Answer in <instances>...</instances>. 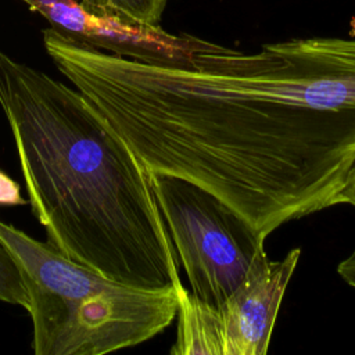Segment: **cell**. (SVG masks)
Listing matches in <instances>:
<instances>
[{
	"instance_id": "1",
	"label": "cell",
	"mask_w": 355,
	"mask_h": 355,
	"mask_svg": "<svg viewBox=\"0 0 355 355\" xmlns=\"http://www.w3.org/2000/svg\"><path fill=\"white\" fill-rule=\"evenodd\" d=\"M49 55L148 176L198 184L262 236L341 204L355 164L354 37L257 53L212 43L171 67L60 35Z\"/></svg>"
},
{
	"instance_id": "2",
	"label": "cell",
	"mask_w": 355,
	"mask_h": 355,
	"mask_svg": "<svg viewBox=\"0 0 355 355\" xmlns=\"http://www.w3.org/2000/svg\"><path fill=\"white\" fill-rule=\"evenodd\" d=\"M0 107L50 244L125 284L183 286L150 176L76 87L0 50Z\"/></svg>"
},
{
	"instance_id": "3",
	"label": "cell",
	"mask_w": 355,
	"mask_h": 355,
	"mask_svg": "<svg viewBox=\"0 0 355 355\" xmlns=\"http://www.w3.org/2000/svg\"><path fill=\"white\" fill-rule=\"evenodd\" d=\"M0 241L22 273L36 355H103L135 347L162 333L178 315L175 288L108 279L3 220Z\"/></svg>"
},
{
	"instance_id": "4",
	"label": "cell",
	"mask_w": 355,
	"mask_h": 355,
	"mask_svg": "<svg viewBox=\"0 0 355 355\" xmlns=\"http://www.w3.org/2000/svg\"><path fill=\"white\" fill-rule=\"evenodd\" d=\"M151 186L190 291L219 306L265 251V236L211 191L154 173Z\"/></svg>"
},
{
	"instance_id": "5",
	"label": "cell",
	"mask_w": 355,
	"mask_h": 355,
	"mask_svg": "<svg viewBox=\"0 0 355 355\" xmlns=\"http://www.w3.org/2000/svg\"><path fill=\"white\" fill-rule=\"evenodd\" d=\"M301 248L272 261L263 251L239 287L219 305L178 288L176 341L173 355H265L287 284Z\"/></svg>"
},
{
	"instance_id": "6",
	"label": "cell",
	"mask_w": 355,
	"mask_h": 355,
	"mask_svg": "<svg viewBox=\"0 0 355 355\" xmlns=\"http://www.w3.org/2000/svg\"><path fill=\"white\" fill-rule=\"evenodd\" d=\"M60 33L111 54L171 67H191L211 42L180 33L172 35L159 25L133 24L116 15L89 8L76 0H22Z\"/></svg>"
},
{
	"instance_id": "7",
	"label": "cell",
	"mask_w": 355,
	"mask_h": 355,
	"mask_svg": "<svg viewBox=\"0 0 355 355\" xmlns=\"http://www.w3.org/2000/svg\"><path fill=\"white\" fill-rule=\"evenodd\" d=\"M0 301L19 305L25 309L29 306L28 291L22 279L21 269L7 250V247L0 241Z\"/></svg>"
},
{
	"instance_id": "8",
	"label": "cell",
	"mask_w": 355,
	"mask_h": 355,
	"mask_svg": "<svg viewBox=\"0 0 355 355\" xmlns=\"http://www.w3.org/2000/svg\"><path fill=\"white\" fill-rule=\"evenodd\" d=\"M112 15L133 24L159 25L169 0H104Z\"/></svg>"
},
{
	"instance_id": "9",
	"label": "cell",
	"mask_w": 355,
	"mask_h": 355,
	"mask_svg": "<svg viewBox=\"0 0 355 355\" xmlns=\"http://www.w3.org/2000/svg\"><path fill=\"white\" fill-rule=\"evenodd\" d=\"M26 202L21 194V186L0 171V205H25Z\"/></svg>"
},
{
	"instance_id": "10",
	"label": "cell",
	"mask_w": 355,
	"mask_h": 355,
	"mask_svg": "<svg viewBox=\"0 0 355 355\" xmlns=\"http://www.w3.org/2000/svg\"><path fill=\"white\" fill-rule=\"evenodd\" d=\"M337 273L347 284L355 288V251L338 263Z\"/></svg>"
},
{
	"instance_id": "11",
	"label": "cell",
	"mask_w": 355,
	"mask_h": 355,
	"mask_svg": "<svg viewBox=\"0 0 355 355\" xmlns=\"http://www.w3.org/2000/svg\"><path fill=\"white\" fill-rule=\"evenodd\" d=\"M341 204H349L352 207H355V164L348 175V180L347 184L343 190L341 194Z\"/></svg>"
},
{
	"instance_id": "12",
	"label": "cell",
	"mask_w": 355,
	"mask_h": 355,
	"mask_svg": "<svg viewBox=\"0 0 355 355\" xmlns=\"http://www.w3.org/2000/svg\"><path fill=\"white\" fill-rule=\"evenodd\" d=\"M83 4H86L89 8L94 10V11H98V12H104V14H111L108 7H107V3L104 0H82ZM112 15V14H111Z\"/></svg>"
}]
</instances>
